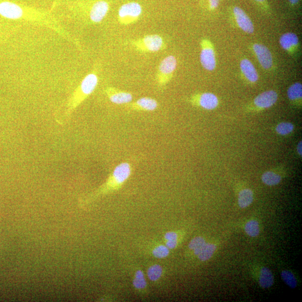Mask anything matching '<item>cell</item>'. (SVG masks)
I'll return each mask as SVG.
<instances>
[{
  "label": "cell",
  "mask_w": 302,
  "mask_h": 302,
  "mask_svg": "<svg viewBox=\"0 0 302 302\" xmlns=\"http://www.w3.org/2000/svg\"><path fill=\"white\" fill-rule=\"evenodd\" d=\"M132 172V165L128 162H124L117 165L106 182L96 190L81 197L79 200L80 206L86 207L101 197L119 190L128 181Z\"/></svg>",
  "instance_id": "cell-1"
},
{
  "label": "cell",
  "mask_w": 302,
  "mask_h": 302,
  "mask_svg": "<svg viewBox=\"0 0 302 302\" xmlns=\"http://www.w3.org/2000/svg\"><path fill=\"white\" fill-rule=\"evenodd\" d=\"M99 83V77L95 73H90L84 77L69 100L63 115L56 121L60 124H64L70 120L75 109L94 93Z\"/></svg>",
  "instance_id": "cell-2"
},
{
  "label": "cell",
  "mask_w": 302,
  "mask_h": 302,
  "mask_svg": "<svg viewBox=\"0 0 302 302\" xmlns=\"http://www.w3.org/2000/svg\"><path fill=\"white\" fill-rule=\"evenodd\" d=\"M130 45L140 53H157L166 49V43L159 34L147 35L142 38L131 41Z\"/></svg>",
  "instance_id": "cell-3"
},
{
  "label": "cell",
  "mask_w": 302,
  "mask_h": 302,
  "mask_svg": "<svg viewBox=\"0 0 302 302\" xmlns=\"http://www.w3.org/2000/svg\"><path fill=\"white\" fill-rule=\"evenodd\" d=\"M177 66V60L173 55L168 56L161 61L156 75L157 84L160 89L165 88L172 80Z\"/></svg>",
  "instance_id": "cell-4"
},
{
  "label": "cell",
  "mask_w": 302,
  "mask_h": 302,
  "mask_svg": "<svg viewBox=\"0 0 302 302\" xmlns=\"http://www.w3.org/2000/svg\"><path fill=\"white\" fill-rule=\"evenodd\" d=\"M142 7L137 2H129L123 4L119 8L118 19L122 25L133 24L139 20L142 14Z\"/></svg>",
  "instance_id": "cell-5"
},
{
  "label": "cell",
  "mask_w": 302,
  "mask_h": 302,
  "mask_svg": "<svg viewBox=\"0 0 302 302\" xmlns=\"http://www.w3.org/2000/svg\"><path fill=\"white\" fill-rule=\"evenodd\" d=\"M252 277L262 289H269L274 286L275 279L272 271L264 265L255 263L250 266Z\"/></svg>",
  "instance_id": "cell-6"
},
{
  "label": "cell",
  "mask_w": 302,
  "mask_h": 302,
  "mask_svg": "<svg viewBox=\"0 0 302 302\" xmlns=\"http://www.w3.org/2000/svg\"><path fill=\"white\" fill-rule=\"evenodd\" d=\"M200 61L202 67L207 71H213L216 68V52L213 44L208 39H201Z\"/></svg>",
  "instance_id": "cell-7"
},
{
  "label": "cell",
  "mask_w": 302,
  "mask_h": 302,
  "mask_svg": "<svg viewBox=\"0 0 302 302\" xmlns=\"http://www.w3.org/2000/svg\"><path fill=\"white\" fill-rule=\"evenodd\" d=\"M188 102L192 106L199 107L208 111L214 110L219 104L217 96L211 93L194 94L190 96Z\"/></svg>",
  "instance_id": "cell-8"
},
{
  "label": "cell",
  "mask_w": 302,
  "mask_h": 302,
  "mask_svg": "<svg viewBox=\"0 0 302 302\" xmlns=\"http://www.w3.org/2000/svg\"><path fill=\"white\" fill-rule=\"evenodd\" d=\"M252 50L261 67L265 69H270L273 64V58L269 48L262 44L255 43Z\"/></svg>",
  "instance_id": "cell-9"
},
{
  "label": "cell",
  "mask_w": 302,
  "mask_h": 302,
  "mask_svg": "<svg viewBox=\"0 0 302 302\" xmlns=\"http://www.w3.org/2000/svg\"><path fill=\"white\" fill-rule=\"evenodd\" d=\"M126 105L128 110L148 112L157 110L159 106L157 100L150 97H143Z\"/></svg>",
  "instance_id": "cell-10"
},
{
  "label": "cell",
  "mask_w": 302,
  "mask_h": 302,
  "mask_svg": "<svg viewBox=\"0 0 302 302\" xmlns=\"http://www.w3.org/2000/svg\"><path fill=\"white\" fill-rule=\"evenodd\" d=\"M108 99L115 104H128L132 102L133 95L129 92L121 90L114 87H107L105 90Z\"/></svg>",
  "instance_id": "cell-11"
},
{
  "label": "cell",
  "mask_w": 302,
  "mask_h": 302,
  "mask_svg": "<svg viewBox=\"0 0 302 302\" xmlns=\"http://www.w3.org/2000/svg\"><path fill=\"white\" fill-rule=\"evenodd\" d=\"M235 19L238 27L244 33L251 34L254 32V25L252 20L249 18L242 8L238 6L234 8Z\"/></svg>",
  "instance_id": "cell-12"
},
{
  "label": "cell",
  "mask_w": 302,
  "mask_h": 302,
  "mask_svg": "<svg viewBox=\"0 0 302 302\" xmlns=\"http://www.w3.org/2000/svg\"><path fill=\"white\" fill-rule=\"evenodd\" d=\"M279 43L284 50L287 51L291 55H293L295 54L296 51L299 49V38L294 33H284L280 38Z\"/></svg>",
  "instance_id": "cell-13"
},
{
  "label": "cell",
  "mask_w": 302,
  "mask_h": 302,
  "mask_svg": "<svg viewBox=\"0 0 302 302\" xmlns=\"http://www.w3.org/2000/svg\"><path fill=\"white\" fill-rule=\"evenodd\" d=\"M278 95L275 91L269 90L264 92L253 100L255 106L260 109H268L277 103Z\"/></svg>",
  "instance_id": "cell-14"
},
{
  "label": "cell",
  "mask_w": 302,
  "mask_h": 302,
  "mask_svg": "<svg viewBox=\"0 0 302 302\" xmlns=\"http://www.w3.org/2000/svg\"><path fill=\"white\" fill-rule=\"evenodd\" d=\"M0 15L5 18L19 19L23 15L22 8L14 3L5 1L0 3Z\"/></svg>",
  "instance_id": "cell-15"
},
{
  "label": "cell",
  "mask_w": 302,
  "mask_h": 302,
  "mask_svg": "<svg viewBox=\"0 0 302 302\" xmlns=\"http://www.w3.org/2000/svg\"><path fill=\"white\" fill-rule=\"evenodd\" d=\"M109 10V5L106 1H98L92 6L89 16L92 22L99 23L102 21L107 16Z\"/></svg>",
  "instance_id": "cell-16"
},
{
  "label": "cell",
  "mask_w": 302,
  "mask_h": 302,
  "mask_svg": "<svg viewBox=\"0 0 302 302\" xmlns=\"http://www.w3.org/2000/svg\"><path fill=\"white\" fill-rule=\"evenodd\" d=\"M220 243L218 240H214L211 242L208 240L201 248L198 255L195 259L201 262H205L211 260L217 252Z\"/></svg>",
  "instance_id": "cell-17"
},
{
  "label": "cell",
  "mask_w": 302,
  "mask_h": 302,
  "mask_svg": "<svg viewBox=\"0 0 302 302\" xmlns=\"http://www.w3.org/2000/svg\"><path fill=\"white\" fill-rule=\"evenodd\" d=\"M133 286L135 291L140 295H147L148 291V284L146 275L141 269H137L134 271Z\"/></svg>",
  "instance_id": "cell-18"
},
{
  "label": "cell",
  "mask_w": 302,
  "mask_h": 302,
  "mask_svg": "<svg viewBox=\"0 0 302 302\" xmlns=\"http://www.w3.org/2000/svg\"><path fill=\"white\" fill-rule=\"evenodd\" d=\"M185 234L182 231L167 232L164 235V243L170 250L177 248L182 242Z\"/></svg>",
  "instance_id": "cell-19"
},
{
  "label": "cell",
  "mask_w": 302,
  "mask_h": 302,
  "mask_svg": "<svg viewBox=\"0 0 302 302\" xmlns=\"http://www.w3.org/2000/svg\"><path fill=\"white\" fill-rule=\"evenodd\" d=\"M208 240L206 236H197L192 239L189 244H188L186 255L187 257L195 259L198 255L200 249L203 245L206 243Z\"/></svg>",
  "instance_id": "cell-20"
},
{
  "label": "cell",
  "mask_w": 302,
  "mask_h": 302,
  "mask_svg": "<svg viewBox=\"0 0 302 302\" xmlns=\"http://www.w3.org/2000/svg\"><path fill=\"white\" fill-rule=\"evenodd\" d=\"M240 67L243 75L249 82L255 83L259 80L256 69L251 60L247 59L242 60Z\"/></svg>",
  "instance_id": "cell-21"
},
{
  "label": "cell",
  "mask_w": 302,
  "mask_h": 302,
  "mask_svg": "<svg viewBox=\"0 0 302 302\" xmlns=\"http://www.w3.org/2000/svg\"><path fill=\"white\" fill-rule=\"evenodd\" d=\"M242 229L249 237L255 238L261 233V223L256 217H251L243 223Z\"/></svg>",
  "instance_id": "cell-22"
},
{
  "label": "cell",
  "mask_w": 302,
  "mask_h": 302,
  "mask_svg": "<svg viewBox=\"0 0 302 302\" xmlns=\"http://www.w3.org/2000/svg\"><path fill=\"white\" fill-rule=\"evenodd\" d=\"M254 200L253 191L248 187L242 188L238 195V203L241 209H246L252 204Z\"/></svg>",
  "instance_id": "cell-23"
},
{
  "label": "cell",
  "mask_w": 302,
  "mask_h": 302,
  "mask_svg": "<svg viewBox=\"0 0 302 302\" xmlns=\"http://www.w3.org/2000/svg\"><path fill=\"white\" fill-rule=\"evenodd\" d=\"M280 275L284 283L290 288L296 289L300 285V279L292 270L283 269L280 271Z\"/></svg>",
  "instance_id": "cell-24"
},
{
  "label": "cell",
  "mask_w": 302,
  "mask_h": 302,
  "mask_svg": "<svg viewBox=\"0 0 302 302\" xmlns=\"http://www.w3.org/2000/svg\"><path fill=\"white\" fill-rule=\"evenodd\" d=\"M164 272L163 266L157 264H152L147 269V276L152 282H157L163 277Z\"/></svg>",
  "instance_id": "cell-25"
},
{
  "label": "cell",
  "mask_w": 302,
  "mask_h": 302,
  "mask_svg": "<svg viewBox=\"0 0 302 302\" xmlns=\"http://www.w3.org/2000/svg\"><path fill=\"white\" fill-rule=\"evenodd\" d=\"M282 177L281 175L272 172V171H268L262 174L261 177V181L264 184L273 186L279 184L282 181Z\"/></svg>",
  "instance_id": "cell-26"
},
{
  "label": "cell",
  "mask_w": 302,
  "mask_h": 302,
  "mask_svg": "<svg viewBox=\"0 0 302 302\" xmlns=\"http://www.w3.org/2000/svg\"><path fill=\"white\" fill-rule=\"evenodd\" d=\"M152 256L157 259H163L170 254V249L164 243H156L151 248Z\"/></svg>",
  "instance_id": "cell-27"
},
{
  "label": "cell",
  "mask_w": 302,
  "mask_h": 302,
  "mask_svg": "<svg viewBox=\"0 0 302 302\" xmlns=\"http://www.w3.org/2000/svg\"><path fill=\"white\" fill-rule=\"evenodd\" d=\"M289 99L292 102L301 100L302 97V85L300 82H296L292 85L287 91Z\"/></svg>",
  "instance_id": "cell-28"
},
{
  "label": "cell",
  "mask_w": 302,
  "mask_h": 302,
  "mask_svg": "<svg viewBox=\"0 0 302 302\" xmlns=\"http://www.w3.org/2000/svg\"><path fill=\"white\" fill-rule=\"evenodd\" d=\"M295 126L291 122H282L276 127V132L282 135H286L291 133L294 130Z\"/></svg>",
  "instance_id": "cell-29"
},
{
  "label": "cell",
  "mask_w": 302,
  "mask_h": 302,
  "mask_svg": "<svg viewBox=\"0 0 302 302\" xmlns=\"http://www.w3.org/2000/svg\"><path fill=\"white\" fill-rule=\"evenodd\" d=\"M220 0H208L209 7L211 8V9H216L218 7L219 4H220Z\"/></svg>",
  "instance_id": "cell-30"
},
{
  "label": "cell",
  "mask_w": 302,
  "mask_h": 302,
  "mask_svg": "<svg viewBox=\"0 0 302 302\" xmlns=\"http://www.w3.org/2000/svg\"><path fill=\"white\" fill-rule=\"evenodd\" d=\"M302 141L300 142L298 144L297 146V152L299 153V155L302 156Z\"/></svg>",
  "instance_id": "cell-31"
},
{
  "label": "cell",
  "mask_w": 302,
  "mask_h": 302,
  "mask_svg": "<svg viewBox=\"0 0 302 302\" xmlns=\"http://www.w3.org/2000/svg\"><path fill=\"white\" fill-rule=\"evenodd\" d=\"M289 2H290L292 5H296V4L299 3L300 1V0H288Z\"/></svg>",
  "instance_id": "cell-32"
},
{
  "label": "cell",
  "mask_w": 302,
  "mask_h": 302,
  "mask_svg": "<svg viewBox=\"0 0 302 302\" xmlns=\"http://www.w3.org/2000/svg\"><path fill=\"white\" fill-rule=\"evenodd\" d=\"M255 1L259 2H263L266 1V0H255Z\"/></svg>",
  "instance_id": "cell-33"
}]
</instances>
